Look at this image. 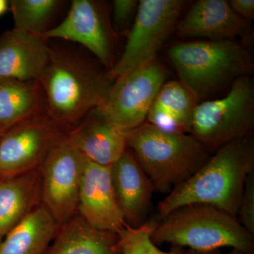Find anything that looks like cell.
<instances>
[{"mask_svg":"<svg viewBox=\"0 0 254 254\" xmlns=\"http://www.w3.org/2000/svg\"><path fill=\"white\" fill-rule=\"evenodd\" d=\"M183 0H140L123 55L109 71L114 80L156 58L164 42L175 31Z\"/></svg>","mask_w":254,"mask_h":254,"instance_id":"obj_7","label":"cell"},{"mask_svg":"<svg viewBox=\"0 0 254 254\" xmlns=\"http://www.w3.org/2000/svg\"><path fill=\"white\" fill-rule=\"evenodd\" d=\"M199 103L182 81L165 82L148 112L147 123L163 131L190 133L193 113Z\"/></svg>","mask_w":254,"mask_h":254,"instance_id":"obj_17","label":"cell"},{"mask_svg":"<svg viewBox=\"0 0 254 254\" xmlns=\"http://www.w3.org/2000/svg\"><path fill=\"white\" fill-rule=\"evenodd\" d=\"M156 223L152 220L137 227L125 224L118 232L122 254H186L187 251L180 247L165 252L157 247L151 239Z\"/></svg>","mask_w":254,"mask_h":254,"instance_id":"obj_23","label":"cell"},{"mask_svg":"<svg viewBox=\"0 0 254 254\" xmlns=\"http://www.w3.org/2000/svg\"><path fill=\"white\" fill-rule=\"evenodd\" d=\"M180 81L199 102L231 86L254 69L247 43L237 41H200L178 43L168 50Z\"/></svg>","mask_w":254,"mask_h":254,"instance_id":"obj_4","label":"cell"},{"mask_svg":"<svg viewBox=\"0 0 254 254\" xmlns=\"http://www.w3.org/2000/svg\"><path fill=\"white\" fill-rule=\"evenodd\" d=\"M232 10L245 19H254V0H232L229 1Z\"/></svg>","mask_w":254,"mask_h":254,"instance_id":"obj_26","label":"cell"},{"mask_svg":"<svg viewBox=\"0 0 254 254\" xmlns=\"http://www.w3.org/2000/svg\"><path fill=\"white\" fill-rule=\"evenodd\" d=\"M58 0H12L9 8L15 29L41 37L50 18L61 4Z\"/></svg>","mask_w":254,"mask_h":254,"instance_id":"obj_22","label":"cell"},{"mask_svg":"<svg viewBox=\"0 0 254 254\" xmlns=\"http://www.w3.org/2000/svg\"><path fill=\"white\" fill-rule=\"evenodd\" d=\"M50 46L42 37L15 29L0 38V78L38 81L50 59Z\"/></svg>","mask_w":254,"mask_h":254,"instance_id":"obj_16","label":"cell"},{"mask_svg":"<svg viewBox=\"0 0 254 254\" xmlns=\"http://www.w3.org/2000/svg\"><path fill=\"white\" fill-rule=\"evenodd\" d=\"M254 128V85L250 76L239 78L223 98L197 105L190 134L210 153L234 140L252 136Z\"/></svg>","mask_w":254,"mask_h":254,"instance_id":"obj_6","label":"cell"},{"mask_svg":"<svg viewBox=\"0 0 254 254\" xmlns=\"http://www.w3.org/2000/svg\"><path fill=\"white\" fill-rule=\"evenodd\" d=\"M41 185L40 170L0 180V243L41 204Z\"/></svg>","mask_w":254,"mask_h":254,"instance_id":"obj_19","label":"cell"},{"mask_svg":"<svg viewBox=\"0 0 254 254\" xmlns=\"http://www.w3.org/2000/svg\"><path fill=\"white\" fill-rule=\"evenodd\" d=\"M66 137L86 160L102 166L111 167L127 149L126 132L112 123L100 107L91 110Z\"/></svg>","mask_w":254,"mask_h":254,"instance_id":"obj_14","label":"cell"},{"mask_svg":"<svg viewBox=\"0 0 254 254\" xmlns=\"http://www.w3.org/2000/svg\"><path fill=\"white\" fill-rule=\"evenodd\" d=\"M46 254H122L116 232L91 226L76 215L58 227Z\"/></svg>","mask_w":254,"mask_h":254,"instance_id":"obj_18","label":"cell"},{"mask_svg":"<svg viewBox=\"0 0 254 254\" xmlns=\"http://www.w3.org/2000/svg\"><path fill=\"white\" fill-rule=\"evenodd\" d=\"M237 218L242 227L254 236V172L246 180L237 210Z\"/></svg>","mask_w":254,"mask_h":254,"instance_id":"obj_24","label":"cell"},{"mask_svg":"<svg viewBox=\"0 0 254 254\" xmlns=\"http://www.w3.org/2000/svg\"><path fill=\"white\" fill-rule=\"evenodd\" d=\"M59 38L84 46L107 71L113 67L115 32L105 4L93 0H73L64 19L41 36Z\"/></svg>","mask_w":254,"mask_h":254,"instance_id":"obj_11","label":"cell"},{"mask_svg":"<svg viewBox=\"0 0 254 254\" xmlns=\"http://www.w3.org/2000/svg\"><path fill=\"white\" fill-rule=\"evenodd\" d=\"M139 1L137 0H115L113 1L114 32L123 33L132 26Z\"/></svg>","mask_w":254,"mask_h":254,"instance_id":"obj_25","label":"cell"},{"mask_svg":"<svg viewBox=\"0 0 254 254\" xmlns=\"http://www.w3.org/2000/svg\"><path fill=\"white\" fill-rule=\"evenodd\" d=\"M45 115L46 100L39 81L0 78V134Z\"/></svg>","mask_w":254,"mask_h":254,"instance_id":"obj_20","label":"cell"},{"mask_svg":"<svg viewBox=\"0 0 254 254\" xmlns=\"http://www.w3.org/2000/svg\"><path fill=\"white\" fill-rule=\"evenodd\" d=\"M168 71L156 58L117 78L100 107L115 126L127 132L145 123Z\"/></svg>","mask_w":254,"mask_h":254,"instance_id":"obj_8","label":"cell"},{"mask_svg":"<svg viewBox=\"0 0 254 254\" xmlns=\"http://www.w3.org/2000/svg\"><path fill=\"white\" fill-rule=\"evenodd\" d=\"M186 254H221L220 250L209 251V252H200V251L189 250Z\"/></svg>","mask_w":254,"mask_h":254,"instance_id":"obj_28","label":"cell"},{"mask_svg":"<svg viewBox=\"0 0 254 254\" xmlns=\"http://www.w3.org/2000/svg\"><path fill=\"white\" fill-rule=\"evenodd\" d=\"M227 254H245L244 253H242V252H239V251L232 250L230 253Z\"/></svg>","mask_w":254,"mask_h":254,"instance_id":"obj_29","label":"cell"},{"mask_svg":"<svg viewBox=\"0 0 254 254\" xmlns=\"http://www.w3.org/2000/svg\"><path fill=\"white\" fill-rule=\"evenodd\" d=\"M9 8V2L6 0H0V16L6 13Z\"/></svg>","mask_w":254,"mask_h":254,"instance_id":"obj_27","label":"cell"},{"mask_svg":"<svg viewBox=\"0 0 254 254\" xmlns=\"http://www.w3.org/2000/svg\"><path fill=\"white\" fill-rule=\"evenodd\" d=\"M38 81L47 115L67 133L103 104L115 80L109 71L78 55L50 47L49 62Z\"/></svg>","mask_w":254,"mask_h":254,"instance_id":"obj_2","label":"cell"},{"mask_svg":"<svg viewBox=\"0 0 254 254\" xmlns=\"http://www.w3.org/2000/svg\"><path fill=\"white\" fill-rule=\"evenodd\" d=\"M66 133L47 115L32 119L0 134V180L39 170Z\"/></svg>","mask_w":254,"mask_h":254,"instance_id":"obj_10","label":"cell"},{"mask_svg":"<svg viewBox=\"0 0 254 254\" xmlns=\"http://www.w3.org/2000/svg\"><path fill=\"white\" fill-rule=\"evenodd\" d=\"M254 172L253 137H243L222 145L193 176L175 187L160 202L157 220L191 204L212 205L237 218L246 180Z\"/></svg>","mask_w":254,"mask_h":254,"instance_id":"obj_1","label":"cell"},{"mask_svg":"<svg viewBox=\"0 0 254 254\" xmlns=\"http://www.w3.org/2000/svg\"><path fill=\"white\" fill-rule=\"evenodd\" d=\"M77 215L91 226L118 233L125 222L112 182L111 167L86 160L83 170Z\"/></svg>","mask_w":254,"mask_h":254,"instance_id":"obj_13","label":"cell"},{"mask_svg":"<svg viewBox=\"0 0 254 254\" xmlns=\"http://www.w3.org/2000/svg\"><path fill=\"white\" fill-rule=\"evenodd\" d=\"M58 227L47 209L38 205L5 236L0 254H46Z\"/></svg>","mask_w":254,"mask_h":254,"instance_id":"obj_21","label":"cell"},{"mask_svg":"<svg viewBox=\"0 0 254 254\" xmlns=\"http://www.w3.org/2000/svg\"><path fill=\"white\" fill-rule=\"evenodd\" d=\"M177 34L183 38H201L207 41L251 40L252 31L247 20L232 10L225 0H198L177 25Z\"/></svg>","mask_w":254,"mask_h":254,"instance_id":"obj_12","label":"cell"},{"mask_svg":"<svg viewBox=\"0 0 254 254\" xmlns=\"http://www.w3.org/2000/svg\"><path fill=\"white\" fill-rule=\"evenodd\" d=\"M111 177L125 222L133 227L143 225L155 190L149 177L128 148L112 165Z\"/></svg>","mask_w":254,"mask_h":254,"instance_id":"obj_15","label":"cell"},{"mask_svg":"<svg viewBox=\"0 0 254 254\" xmlns=\"http://www.w3.org/2000/svg\"><path fill=\"white\" fill-rule=\"evenodd\" d=\"M126 136L127 148L160 193H170L193 176L212 155L190 133L163 131L147 122Z\"/></svg>","mask_w":254,"mask_h":254,"instance_id":"obj_3","label":"cell"},{"mask_svg":"<svg viewBox=\"0 0 254 254\" xmlns=\"http://www.w3.org/2000/svg\"><path fill=\"white\" fill-rule=\"evenodd\" d=\"M155 245L209 252L225 247L254 254V236L236 217L212 205L191 204L173 210L157 222L151 236Z\"/></svg>","mask_w":254,"mask_h":254,"instance_id":"obj_5","label":"cell"},{"mask_svg":"<svg viewBox=\"0 0 254 254\" xmlns=\"http://www.w3.org/2000/svg\"><path fill=\"white\" fill-rule=\"evenodd\" d=\"M86 163V159L65 136L51 150L39 169L41 204L58 226L77 215Z\"/></svg>","mask_w":254,"mask_h":254,"instance_id":"obj_9","label":"cell"}]
</instances>
